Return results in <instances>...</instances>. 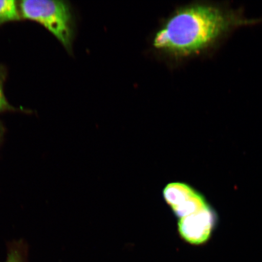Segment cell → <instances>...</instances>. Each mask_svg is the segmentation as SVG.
<instances>
[{
    "mask_svg": "<svg viewBox=\"0 0 262 262\" xmlns=\"http://www.w3.org/2000/svg\"><path fill=\"white\" fill-rule=\"evenodd\" d=\"M6 77V69L0 65V113L18 110L9 104L4 93V83Z\"/></svg>",
    "mask_w": 262,
    "mask_h": 262,
    "instance_id": "8992f818",
    "label": "cell"
},
{
    "mask_svg": "<svg viewBox=\"0 0 262 262\" xmlns=\"http://www.w3.org/2000/svg\"><path fill=\"white\" fill-rule=\"evenodd\" d=\"M23 18L38 23L53 34L67 49L73 39L72 14L63 1L24 0L19 5Z\"/></svg>",
    "mask_w": 262,
    "mask_h": 262,
    "instance_id": "7a4b0ae2",
    "label": "cell"
},
{
    "mask_svg": "<svg viewBox=\"0 0 262 262\" xmlns=\"http://www.w3.org/2000/svg\"><path fill=\"white\" fill-rule=\"evenodd\" d=\"M4 262H23L21 254L17 250L14 249L9 252L8 256Z\"/></svg>",
    "mask_w": 262,
    "mask_h": 262,
    "instance_id": "52a82bcc",
    "label": "cell"
},
{
    "mask_svg": "<svg viewBox=\"0 0 262 262\" xmlns=\"http://www.w3.org/2000/svg\"><path fill=\"white\" fill-rule=\"evenodd\" d=\"M217 212L210 205L194 214L180 219L178 231L183 241L192 245L208 243L218 224Z\"/></svg>",
    "mask_w": 262,
    "mask_h": 262,
    "instance_id": "3957f363",
    "label": "cell"
},
{
    "mask_svg": "<svg viewBox=\"0 0 262 262\" xmlns=\"http://www.w3.org/2000/svg\"><path fill=\"white\" fill-rule=\"evenodd\" d=\"M3 133H4V129H3L2 124L0 123V144H1L2 142Z\"/></svg>",
    "mask_w": 262,
    "mask_h": 262,
    "instance_id": "ba28073f",
    "label": "cell"
},
{
    "mask_svg": "<svg viewBox=\"0 0 262 262\" xmlns=\"http://www.w3.org/2000/svg\"><path fill=\"white\" fill-rule=\"evenodd\" d=\"M257 22L228 6L198 3L177 12L157 32L153 44L179 56H189L212 49L234 29Z\"/></svg>",
    "mask_w": 262,
    "mask_h": 262,
    "instance_id": "6da1fadb",
    "label": "cell"
},
{
    "mask_svg": "<svg viewBox=\"0 0 262 262\" xmlns=\"http://www.w3.org/2000/svg\"><path fill=\"white\" fill-rule=\"evenodd\" d=\"M21 14L16 1H0V25L6 22L19 20Z\"/></svg>",
    "mask_w": 262,
    "mask_h": 262,
    "instance_id": "5b68a950",
    "label": "cell"
},
{
    "mask_svg": "<svg viewBox=\"0 0 262 262\" xmlns=\"http://www.w3.org/2000/svg\"><path fill=\"white\" fill-rule=\"evenodd\" d=\"M163 195L179 219L201 211L209 205L204 195L185 183H169L164 188Z\"/></svg>",
    "mask_w": 262,
    "mask_h": 262,
    "instance_id": "277c9868",
    "label": "cell"
}]
</instances>
